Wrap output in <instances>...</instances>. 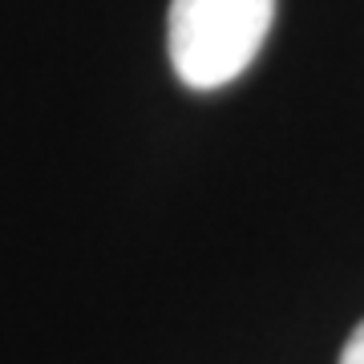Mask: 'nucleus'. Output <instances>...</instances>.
<instances>
[{
  "instance_id": "obj_1",
  "label": "nucleus",
  "mask_w": 364,
  "mask_h": 364,
  "mask_svg": "<svg viewBox=\"0 0 364 364\" xmlns=\"http://www.w3.org/2000/svg\"><path fill=\"white\" fill-rule=\"evenodd\" d=\"M275 0H170V65L191 90H223L259 57Z\"/></svg>"
},
{
  "instance_id": "obj_2",
  "label": "nucleus",
  "mask_w": 364,
  "mask_h": 364,
  "mask_svg": "<svg viewBox=\"0 0 364 364\" xmlns=\"http://www.w3.org/2000/svg\"><path fill=\"white\" fill-rule=\"evenodd\" d=\"M340 364H364V320L348 336V344H344V352H340Z\"/></svg>"
}]
</instances>
